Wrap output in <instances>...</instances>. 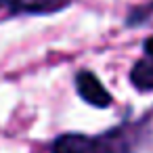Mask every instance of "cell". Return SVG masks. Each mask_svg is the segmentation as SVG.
Wrapping results in <instances>:
<instances>
[{"label":"cell","instance_id":"4","mask_svg":"<svg viewBox=\"0 0 153 153\" xmlns=\"http://www.w3.org/2000/svg\"><path fill=\"white\" fill-rule=\"evenodd\" d=\"M130 84L138 92H153V63L151 61H136L130 69Z\"/></svg>","mask_w":153,"mask_h":153},{"label":"cell","instance_id":"5","mask_svg":"<svg viewBox=\"0 0 153 153\" xmlns=\"http://www.w3.org/2000/svg\"><path fill=\"white\" fill-rule=\"evenodd\" d=\"M153 17V0L145 4H138V7H132L130 13L126 15V27H138V25H145L149 19Z\"/></svg>","mask_w":153,"mask_h":153},{"label":"cell","instance_id":"2","mask_svg":"<svg viewBox=\"0 0 153 153\" xmlns=\"http://www.w3.org/2000/svg\"><path fill=\"white\" fill-rule=\"evenodd\" d=\"M71 0H0V11L9 17L19 15H53L69 7Z\"/></svg>","mask_w":153,"mask_h":153},{"label":"cell","instance_id":"1","mask_svg":"<svg viewBox=\"0 0 153 153\" xmlns=\"http://www.w3.org/2000/svg\"><path fill=\"white\" fill-rule=\"evenodd\" d=\"M149 122V117L140 122L128 120L99 136L65 132L51 143V153H136L151 134Z\"/></svg>","mask_w":153,"mask_h":153},{"label":"cell","instance_id":"3","mask_svg":"<svg viewBox=\"0 0 153 153\" xmlns=\"http://www.w3.org/2000/svg\"><path fill=\"white\" fill-rule=\"evenodd\" d=\"M76 92L80 94V99L97 109H105V107H111L113 99L109 94V90L101 84V80L88 71V69H82L76 74Z\"/></svg>","mask_w":153,"mask_h":153},{"label":"cell","instance_id":"6","mask_svg":"<svg viewBox=\"0 0 153 153\" xmlns=\"http://www.w3.org/2000/svg\"><path fill=\"white\" fill-rule=\"evenodd\" d=\"M143 51H145V55H147V57L153 61V36L145 40V44H143Z\"/></svg>","mask_w":153,"mask_h":153}]
</instances>
